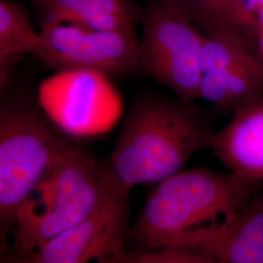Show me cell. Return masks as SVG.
Returning <instances> with one entry per match:
<instances>
[{"instance_id": "obj_13", "label": "cell", "mask_w": 263, "mask_h": 263, "mask_svg": "<svg viewBox=\"0 0 263 263\" xmlns=\"http://www.w3.org/2000/svg\"><path fill=\"white\" fill-rule=\"evenodd\" d=\"M39 44L40 33L35 31L23 5L0 0L1 88L7 82L12 66L25 54H35Z\"/></svg>"}, {"instance_id": "obj_15", "label": "cell", "mask_w": 263, "mask_h": 263, "mask_svg": "<svg viewBox=\"0 0 263 263\" xmlns=\"http://www.w3.org/2000/svg\"><path fill=\"white\" fill-rule=\"evenodd\" d=\"M116 263H219L197 251L181 248L125 251Z\"/></svg>"}, {"instance_id": "obj_14", "label": "cell", "mask_w": 263, "mask_h": 263, "mask_svg": "<svg viewBox=\"0 0 263 263\" xmlns=\"http://www.w3.org/2000/svg\"><path fill=\"white\" fill-rule=\"evenodd\" d=\"M187 15L202 34L215 28L233 26L239 0H172Z\"/></svg>"}, {"instance_id": "obj_2", "label": "cell", "mask_w": 263, "mask_h": 263, "mask_svg": "<svg viewBox=\"0 0 263 263\" xmlns=\"http://www.w3.org/2000/svg\"><path fill=\"white\" fill-rule=\"evenodd\" d=\"M257 186L228 171L181 170L151 188L128 239L138 249L174 248L233 216L256 194Z\"/></svg>"}, {"instance_id": "obj_1", "label": "cell", "mask_w": 263, "mask_h": 263, "mask_svg": "<svg viewBox=\"0 0 263 263\" xmlns=\"http://www.w3.org/2000/svg\"><path fill=\"white\" fill-rule=\"evenodd\" d=\"M216 131L194 102L144 96L130 106L106 165L130 193L139 184L169 178L199 151L211 148Z\"/></svg>"}, {"instance_id": "obj_17", "label": "cell", "mask_w": 263, "mask_h": 263, "mask_svg": "<svg viewBox=\"0 0 263 263\" xmlns=\"http://www.w3.org/2000/svg\"><path fill=\"white\" fill-rule=\"evenodd\" d=\"M249 37L252 39V41L254 44V47L256 48L258 54L260 55L263 60V28L258 29L253 34L249 35Z\"/></svg>"}, {"instance_id": "obj_5", "label": "cell", "mask_w": 263, "mask_h": 263, "mask_svg": "<svg viewBox=\"0 0 263 263\" xmlns=\"http://www.w3.org/2000/svg\"><path fill=\"white\" fill-rule=\"evenodd\" d=\"M139 69L182 100L200 99L204 35L172 0H147L142 7Z\"/></svg>"}, {"instance_id": "obj_8", "label": "cell", "mask_w": 263, "mask_h": 263, "mask_svg": "<svg viewBox=\"0 0 263 263\" xmlns=\"http://www.w3.org/2000/svg\"><path fill=\"white\" fill-rule=\"evenodd\" d=\"M34 55L56 71L94 69L107 76H125L139 69L140 37L116 31L45 22Z\"/></svg>"}, {"instance_id": "obj_18", "label": "cell", "mask_w": 263, "mask_h": 263, "mask_svg": "<svg viewBox=\"0 0 263 263\" xmlns=\"http://www.w3.org/2000/svg\"><path fill=\"white\" fill-rule=\"evenodd\" d=\"M6 263H28L27 260L24 258V257H16L15 259H12L10 260L9 262Z\"/></svg>"}, {"instance_id": "obj_12", "label": "cell", "mask_w": 263, "mask_h": 263, "mask_svg": "<svg viewBox=\"0 0 263 263\" xmlns=\"http://www.w3.org/2000/svg\"><path fill=\"white\" fill-rule=\"evenodd\" d=\"M262 97L263 60L259 54L219 72L202 76L200 99L218 110L234 112Z\"/></svg>"}, {"instance_id": "obj_3", "label": "cell", "mask_w": 263, "mask_h": 263, "mask_svg": "<svg viewBox=\"0 0 263 263\" xmlns=\"http://www.w3.org/2000/svg\"><path fill=\"white\" fill-rule=\"evenodd\" d=\"M111 182L106 161L76 144L19 208L12 227L18 257L90 216Z\"/></svg>"}, {"instance_id": "obj_7", "label": "cell", "mask_w": 263, "mask_h": 263, "mask_svg": "<svg viewBox=\"0 0 263 263\" xmlns=\"http://www.w3.org/2000/svg\"><path fill=\"white\" fill-rule=\"evenodd\" d=\"M129 215V192L112 179L90 216L24 258L28 263H116L125 252Z\"/></svg>"}, {"instance_id": "obj_16", "label": "cell", "mask_w": 263, "mask_h": 263, "mask_svg": "<svg viewBox=\"0 0 263 263\" xmlns=\"http://www.w3.org/2000/svg\"><path fill=\"white\" fill-rule=\"evenodd\" d=\"M233 27L242 29L248 36L263 28V0H239Z\"/></svg>"}, {"instance_id": "obj_6", "label": "cell", "mask_w": 263, "mask_h": 263, "mask_svg": "<svg viewBox=\"0 0 263 263\" xmlns=\"http://www.w3.org/2000/svg\"><path fill=\"white\" fill-rule=\"evenodd\" d=\"M37 102L69 137L90 138L111 131L121 120L122 95L110 76L94 69H66L42 80Z\"/></svg>"}, {"instance_id": "obj_9", "label": "cell", "mask_w": 263, "mask_h": 263, "mask_svg": "<svg viewBox=\"0 0 263 263\" xmlns=\"http://www.w3.org/2000/svg\"><path fill=\"white\" fill-rule=\"evenodd\" d=\"M174 248L197 251L219 263H263V193L224 221L183 238Z\"/></svg>"}, {"instance_id": "obj_11", "label": "cell", "mask_w": 263, "mask_h": 263, "mask_svg": "<svg viewBox=\"0 0 263 263\" xmlns=\"http://www.w3.org/2000/svg\"><path fill=\"white\" fill-rule=\"evenodd\" d=\"M33 3L43 23H68L139 37L137 28L141 25L142 7L136 0H33Z\"/></svg>"}, {"instance_id": "obj_4", "label": "cell", "mask_w": 263, "mask_h": 263, "mask_svg": "<svg viewBox=\"0 0 263 263\" xmlns=\"http://www.w3.org/2000/svg\"><path fill=\"white\" fill-rule=\"evenodd\" d=\"M76 144L38 102L14 96L0 106V218L13 227L19 208Z\"/></svg>"}, {"instance_id": "obj_10", "label": "cell", "mask_w": 263, "mask_h": 263, "mask_svg": "<svg viewBox=\"0 0 263 263\" xmlns=\"http://www.w3.org/2000/svg\"><path fill=\"white\" fill-rule=\"evenodd\" d=\"M211 148L228 172L263 183V97L236 109L230 122L216 132Z\"/></svg>"}]
</instances>
